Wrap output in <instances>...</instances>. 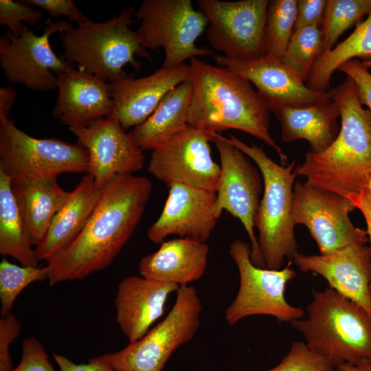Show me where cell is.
Segmentation results:
<instances>
[{"label":"cell","instance_id":"1","mask_svg":"<svg viewBox=\"0 0 371 371\" xmlns=\"http://www.w3.org/2000/svg\"><path fill=\"white\" fill-rule=\"evenodd\" d=\"M152 187L144 177L122 174L112 177L100 189L82 232L47 261L49 285L83 280L108 267L139 223Z\"/></svg>","mask_w":371,"mask_h":371},{"label":"cell","instance_id":"6","mask_svg":"<svg viewBox=\"0 0 371 371\" xmlns=\"http://www.w3.org/2000/svg\"><path fill=\"white\" fill-rule=\"evenodd\" d=\"M227 140L249 157L263 179V196L255 218L258 245L266 268L280 269L285 258L293 260L297 251L293 213L295 161L278 164L256 144L248 145L229 134Z\"/></svg>","mask_w":371,"mask_h":371},{"label":"cell","instance_id":"46","mask_svg":"<svg viewBox=\"0 0 371 371\" xmlns=\"http://www.w3.org/2000/svg\"><path fill=\"white\" fill-rule=\"evenodd\" d=\"M361 61V60H360ZM361 65L367 69L371 67V60L368 61H361Z\"/></svg>","mask_w":371,"mask_h":371},{"label":"cell","instance_id":"2","mask_svg":"<svg viewBox=\"0 0 371 371\" xmlns=\"http://www.w3.org/2000/svg\"><path fill=\"white\" fill-rule=\"evenodd\" d=\"M193 92L188 124L212 139L227 129L243 131L265 142L286 166L287 156L269 131V109L252 84L225 67L214 66L197 58L190 59Z\"/></svg>","mask_w":371,"mask_h":371},{"label":"cell","instance_id":"41","mask_svg":"<svg viewBox=\"0 0 371 371\" xmlns=\"http://www.w3.org/2000/svg\"><path fill=\"white\" fill-rule=\"evenodd\" d=\"M54 359L59 367V371H119L111 366L100 361L94 357L87 363L76 364L66 357L54 354Z\"/></svg>","mask_w":371,"mask_h":371},{"label":"cell","instance_id":"4","mask_svg":"<svg viewBox=\"0 0 371 371\" xmlns=\"http://www.w3.org/2000/svg\"><path fill=\"white\" fill-rule=\"evenodd\" d=\"M311 293L307 318L290 322L307 346L335 371L344 364L371 362V315L330 287Z\"/></svg>","mask_w":371,"mask_h":371},{"label":"cell","instance_id":"32","mask_svg":"<svg viewBox=\"0 0 371 371\" xmlns=\"http://www.w3.org/2000/svg\"><path fill=\"white\" fill-rule=\"evenodd\" d=\"M370 10L371 0H327L322 25L324 52L331 50L339 37Z\"/></svg>","mask_w":371,"mask_h":371},{"label":"cell","instance_id":"17","mask_svg":"<svg viewBox=\"0 0 371 371\" xmlns=\"http://www.w3.org/2000/svg\"><path fill=\"white\" fill-rule=\"evenodd\" d=\"M218 66L225 67L248 80L269 110L281 107H304L330 98L328 91H318L306 84L281 60L263 56L247 60L214 55Z\"/></svg>","mask_w":371,"mask_h":371},{"label":"cell","instance_id":"34","mask_svg":"<svg viewBox=\"0 0 371 371\" xmlns=\"http://www.w3.org/2000/svg\"><path fill=\"white\" fill-rule=\"evenodd\" d=\"M262 371H335L329 362L303 341L292 343L288 353L276 366Z\"/></svg>","mask_w":371,"mask_h":371},{"label":"cell","instance_id":"31","mask_svg":"<svg viewBox=\"0 0 371 371\" xmlns=\"http://www.w3.org/2000/svg\"><path fill=\"white\" fill-rule=\"evenodd\" d=\"M323 53L322 26H307L294 30L281 60L305 82Z\"/></svg>","mask_w":371,"mask_h":371},{"label":"cell","instance_id":"43","mask_svg":"<svg viewBox=\"0 0 371 371\" xmlns=\"http://www.w3.org/2000/svg\"><path fill=\"white\" fill-rule=\"evenodd\" d=\"M359 209L364 217L367 226V233L370 243L371 250V207L369 205L361 192L350 195L347 197Z\"/></svg>","mask_w":371,"mask_h":371},{"label":"cell","instance_id":"40","mask_svg":"<svg viewBox=\"0 0 371 371\" xmlns=\"http://www.w3.org/2000/svg\"><path fill=\"white\" fill-rule=\"evenodd\" d=\"M327 0H297L294 30L307 26H322Z\"/></svg>","mask_w":371,"mask_h":371},{"label":"cell","instance_id":"11","mask_svg":"<svg viewBox=\"0 0 371 371\" xmlns=\"http://www.w3.org/2000/svg\"><path fill=\"white\" fill-rule=\"evenodd\" d=\"M42 34L36 35L23 24L22 32L16 36L10 30L0 36V66L7 79L35 91L57 89V74L69 64L52 49L49 38L71 30L65 21H45Z\"/></svg>","mask_w":371,"mask_h":371},{"label":"cell","instance_id":"19","mask_svg":"<svg viewBox=\"0 0 371 371\" xmlns=\"http://www.w3.org/2000/svg\"><path fill=\"white\" fill-rule=\"evenodd\" d=\"M303 272L322 276L328 287L355 302L371 315V250L350 244L326 255L297 253L293 259Z\"/></svg>","mask_w":371,"mask_h":371},{"label":"cell","instance_id":"45","mask_svg":"<svg viewBox=\"0 0 371 371\" xmlns=\"http://www.w3.org/2000/svg\"><path fill=\"white\" fill-rule=\"evenodd\" d=\"M365 199L371 207V179L370 180L366 188L361 192Z\"/></svg>","mask_w":371,"mask_h":371},{"label":"cell","instance_id":"20","mask_svg":"<svg viewBox=\"0 0 371 371\" xmlns=\"http://www.w3.org/2000/svg\"><path fill=\"white\" fill-rule=\"evenodd\" d=\"M190 65L161 67L146 77L122 80L111 85L113 102L108 117L116 120L126 131L144 122L173 88L190 80Z\"/></svg>","mask_w":371,"mask_h":371},{"label":"cell","instance_id":"5","mask_svg":"<svg viewBox=\"0 0 371 371\" xmlns=\"http://www.w3.org/2000/svg\"><path fill=\"white\" fill-rule=\"evenodd\" d=\"M135 11L134 7L126 8L102 23L87 18L61 33L63 57L69 65L110 84L131 77L124 67L130 65L139 71L141 63L136 57L153 61L137 31L130 28L136 21Z\"/></svg>","mask_w":371,"mask_h":371},{"label":"cell","instance_id":"14","mask_svg":"<svg viewBox=\"0 0 371 371\" xmlns=\"http://www.w3.org/2000/svg\"><path fill=\"white\" fill-rule=\"evenodd\" d=\"M355 206L348 198L308 183H295L293 213L295 225H305L326 255L350 244L369 241L367 231L355 227L348 214Z\"/></svg>","mask_w":371,"mask_h":371},{"label":"cell","instance_id":"39","mask_svg":"<svg viewBox=\"0 0 371 371\" xmlns=\"http://www.w3.org/2000/svg\"><path fill=\"white\" fill-rule=\"evenodd\" d=\"M23 3L43 9L52 16H65L69 20L77 23L85 21V16L76 5L74 0H23Z\"/></svg>","mask_w":371,"mask_h":371},{"label":"cell","instance_id":"27","mask_svg":"<svg viewBox=\"0 0 371 371\" xmlns=\"http://www.w3.org/2000/svg\"><path fill=\"white\" fill-rule=\"evenodd\" d=\"M193 92L191 80L171 89L155 111L130 133L138 146L153 150L188 125L189 106Z\"/></svg>","mask_w":371,"mask_h":371},{"label":"cell","instance_id":"22","mask_svg":"<svg viewBox=\"0 0 371 371\" xmlns=\"http://www.w3.org/2000/svg\"><path fill=\"white\" fill-rule=\"evenodd\" d=\"M178 285L130 276L118 284L115 320L129 343L141 339L164 314L170 295Z\"/></svg>","mask_w":371,"mask_h":371},{"label":"cell","instance_id":"33","mask_svg":"<svg viewBox=\"0 0 371 371\" xmlns=\"http://www.w3.org/2000/svg\"><path fill=\"white\" fill-rule=\"evenodd\" d=\"M47 280L45 267H24L12 264L5 258L0 262V301L2 316L11 313L21 292L30 284Z\"/></svg>","mask_w":371,"mask_h":371},{"label":"cell","instance_id":"9","mask_svg":"<svg viewBox=\"0 0 371 371\" xmlns=\"http://www.w3.org/2000/svg\"><path fill=\"white\" fill-rule=\"evenodd\" d=\"M0 169L12 183L64 173L87 174L89 155L78 142L35 138L8 120L0 122Z\"/></svg>","mask_w":371,"mask_h":371},{"label":"cell","instance_id":"13","mask_svg":"<svg viewBox=\"0 0 371 371\" xmlns=\"http://www.w3.org/2000/svg\"><path fill=\"white\" fill-rule=\"evenodd\" d=\"M269 0H197L206 16V38L212 48L232 59L265 54V27Z\"/></svg>","mask_w":371,"mask_h":371},{"label":"cell","instance_id":"16","mask_svg":"<svg viewBox=\"0 0 371 371\" xmlns=\"http://www.w3.org/2000/svg\"><path fill=\"white\" fill-rule=\"evenodd\" d=\"M89 155L88 173L98 189L114 176L133 174L144 164L143 150L115 119L104 117L87 126L70 127Z\"/></svg>","mask_w":371,"mask_h":371},{"label":"cell","instance_id":"7","mask_svg":"<svg viewBox=\"0 0 371 371\" xmlns=\"http://www.w3.org/2000/svg\"><path fill=\"white\" fill-rule=\"evenodd\" d=\"M201 311L194 287L180 286L168 315L141 339L122 350L94 358L119 371H162L174 352L195 335Z\"/></svg>","mask_w":371,"mask_h":371},{"label":"cell","instance_id":"23","mask_svg":"<svg viewBox=\"0 0 371 371\" xmlns=\"http://www.w3.org/2000/svg\"><path fill=\"white\" fill-rule=\"evenodd\" d=\"M209 254L205 243L177 238L165 240L139 262L141 276L179 286H188L205 274Z\"/></svg>","mask_w":371,"mask_h":371},{"label":"cell","instance_id":"3","mask_svg":"<svg viewBox=\"0 0 371 371\" xmlns=\"http://www.w3.org/2000/svg\"><path fill=\"white\" fill-rule=\"evenodd\" d=\"M328 91L339 108L341 128L326 150L308 151L295 170L308 184L347 198L364 190L371 179V112L362 107L348 76Z\"/></svg>","mask_w":371,"mask_h":371},{"label":"cell","instance_id":"18","mask_svg":"<svg viewBox=\"0 0 371 371\" xmlns=\"http://www.w3.org/2000/svg\"><path fill=\"white\" fill-rule=\"evenodd\" d=\"M168 187L164 209L149 227L148 238L161 244L174 235L205 243L219 218L215 210L216 191L181 183Z\"/></svg>","mask_w":371,"mask_h":371},{"label":"cell","instance_id":"10","mask_svg":"<svg viewBox=\"0 0 371 371\" xmlns=\"http://www.w3.org/2000/svg\"><path fill=\"white\" fill-rule=\"evenodd\" d=\"M251 247L240 239L234 240L229 254L239 273V288L232 302L225 310L224 317L229 326L252 315H269L279 322L302 319L304 309L288 303L286 286L296 276L289 261L280 269H269L255 265L250 257Z\"/></svg>","mask_w":371,"mask_h":371},{"label":"cell","instance_id":"30","mask_svg":"<svg viewBox=\"0 0 371 371\" xmlns=\"http://www.w3.org/2000/svg\"><path fill=\"white\" fill-rule=\"evenodd\" d=\"M297 0H270L265 27V54L282 60L294 32Z\"/></svg>","mask_w":371,"mask_h":371},{"label":"cell","instance_id":"36","mask_svg":"<svg viewBox=\"0 0 371 371\" xmlns=\"http://www.w3.org/2000/svg\"><path fill=\"white\" fill-rule=\"evenodd\" d=\"M19 364L10 371H56L41 343L34 337L23 341Z\"/></svg>","mask_w":371,"mask_h":371},{"label":"cell","instance_id":"26","mask_svg":"<svg viewBox=\"0 0 371 371\" xmlns=\"http://www.w3.org/2000/svg\"><path fill=\"white\" fill-rule=\"evenodd\" d=\"M20 205L30 245L36 246L71 195L58 184L57 177L12 182Z\"/></svg>","mask_w":371,"mask_h":371},{"label":"cell","instance_id":"12","mask_svg":"<svg viewBox=\"0 0 371 371\" xmlns=\"http://www.w3.org/2000/svg\"><path fill=\"white\" fill-rule=\"evenodd\" d=\"M219 154L221 175L216 190L215 210L220 218L226 210L239 219L251 240L250 257L257 267L266 268L254 232L255 218L264 188L258 166L243 152L216 133L212 137Z\"/></svg>","mask_w":371,"mask_h":371},{"label":"cell","instance_id":"21","mask_svg":"<svg viewBox=\"0 0 371 371\" xmlns=\"http://www.w3.org/2000/svg\"><path fill=\"white\" fill-rule=\"evenodd\" d=\"M57 89L52 114L69 128L87 126L112 112L110 84L71 65L57 74Z\"/></svg>","mask_w":371,"mask_h":371},{"label":"cell","instance_id":"37","mask_svg":"<svg viewBox=\"0 0 371 371\" xmlns=\"http://www.w3.org/2000/svg\"><path fill=\"white\" fill-rule=\"evenodd\" d=\"M338 70L353 80L361 104L366 105L371 112V73L368 69L359 60L352 59L342 64Z\"/></svg>","mask_w":371,"mask_h":371},{"label":"cell","instance_id":"28","mask_svg":"<svg viewBox=\"0 0 371 371\" xmlns=\"http://www.w3.org/2000/svg\"><path fill=\"white\" fill-rule=\"evenodd\" d=\"M0 254L24 267H38L35 248L29 243L22 212L12 181L0 169Z\"/></svg>","mask_w":371,"mask_h":371},{"label":"cell","instance_id":"44","mask_svg":"<svg viewBox=\"0 0 371 371\" xmlns=\"http://www.w3.org/2000/svg\"><path fill=\"white\" fill-rule=\"evenodd\" d=\"M336 371H371V362H363L355 365L344 364L337 368Z\"/></svg>","mask_w":371,"mask_h":371},{"label":"cell","instance_id":"15","mask_svg":"<svg viewBox=\"0 0 371 371\" xmlns=\"http://www.w3.org/2000/svg\"><path fill=\"white\" fill-rule=\"evenodd\" d=\"M211 137L190 124L152 150L148 171L168 186L181 183L216 191L221 175Z\"/></svg>","mask_w":371,"mask_h":371},{"label":"cell","instance_id":"35","mask_svg":"<svg viewBox=\"0 0 371 371\" xmlns=\"http://www.w3.org/2000/svg\"><path fill=\"white\" fill-rule=\"evenodd\" d=\"M43 16L40 9L29 5L22 1H0V25H6L8 30L16 36L22 32V22L34 26Z\"/></svg>","mask_w":371,"mask_h":371},{"label":"cell","instance_id":"8","mask_svg":"<svg viewBox=\"0 0 371 371\" xmlns=\"http://www.w3.org/2000/svg\"><path fill=\"white\" fill-rule=\"evenodd\" d=\"M136 30L146 49H164L163 67L184 64L200 56H214L212 50L197 47L196 41L206 30L205 14L191 0H144L135 11Z\"/></svg>","mask_w":371,"mask_h":371},{"label":"cell","instance_id":"38","mask_svg":"<svg viewBox=\"0 0 371 371\" xmlns=\"http://www.w3.org/2000/svg\"><path fill=\"white\" fill-rule=\"evenodd\" d=\"M21 331V325L12 313L0 319V371H10L12 368L10 346Z\"/></svg>","mask_w":371,"mask_h":371},{"label":"cell","instance_id":"42","mask_svg":"<svg viewBox=\"0 0 371 371\" xmlns=\"http://www.w3.org/2000/svg\"><path fill=\"white\" fill-rule=\"evenodd\" d=\"M17 96L16 90L6 86L0 88V122L9 119V113Z\"/></svg>","mask_w":371,"mask_h":371},{"label":"cell","instance_id":"24","mask_svg":"<svg viewBox=\"0 0 371 371\" xmlns=\"http://www.w3.org/2000/svg\"><path fill=\"white\" fill-rule=\"evenodd\" d=\"M271 111L280 123L282 140L289 143L305 139L313 153L326 150L339 133L340 110L330 96L310 106L281 107Z\"/></svg>","mask_w":371,"mask_h":371},{"label":"cell","instance_id":"25","mask_svg":"<svg viewBox=\"0 0 371 371\" xmlns=\"http://www.w3.org/2000/svg\"><path fill=\"white\" fill-rule=\"evenodd\" d=\"M100 194L93 177L85 175L71 191L65 205L54 217L35 250L39 260L46 262L67 247L82 232Z\"/></svg>","mask_w":371,"mask_h":371},{"label":"cell","instance_id":"29","mask_svg":"<svg viewBox=\"0 0 371 371\" xmlns=\"http://www.w3.org/2000/svg\"><path fill=\"white\" fill-rule=\"evenodd\" d=\"M356 58L371 60V10L366 19L347 38L321 55L308 77L306 85L315 91H328L335 71L344 63Z\"/></svg>","mask_w":371,"mask_h":371}]
</instances>
